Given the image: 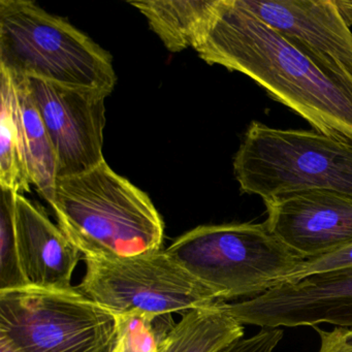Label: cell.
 <instances>
[{"label": "cell", "instance_id": "6da1fadb", "mask_svg": "<svg viewBox=\"0 0 352 352\" xmlns=\"http://www.w3.org/2000/svg\"><path fill=\"white\" fill-rule=\"evenodd\" d=\"M195 50L209 65L252 79L314 131L352 141V80L292 44L242 0H219Z\"/></svg>", "mask_w": 352, "mask_h": 352}, {"label": "cell", "instance_id": "7a4b0ae2", "mask_svg": "<svg viewBox=\"0 0 352 352\" xmlns=\"http://www.w3.org/2000/svg\"><path fill=\"white\" fill-rule=\"evenodd\" d=\"M59 228L85 258H117L162 249L164 223L150 197L106 160L57 178L50 204Z\"/></svg>", "mask_w": 352, "mask_h": 352}, {"label": "cell", "instance_id": "3957f363", "mask_svg": "<svg viewBox=\"0 0 352 352\" xmlns=\"http://www.w3.org/2000/svg\"><path fill=\"white\" fill-rule=\"evenodd\" d=\"M0 69L14 77L109 94L117 82L107 51L28 0H0Z\"/></svg>", "mask_w": 352, "mask_h": 352}, {"label": "cell", "instance_id": "277c9868", "mask_svg": "<svg viewBox=\"0 0 352 352\" xmlns=\"http://www.w3.org/2000/svg\"><path fill=\"white\" fill-rule=\"evenodd\" d=\"M234 173L242 192L263 201L310 190L352 197V141L253 121L234 155Z\"/></svg>", "mask_w": 352, "mask_h": 352}, {"label": "cell", "instance_id": "5b68a950", "mask_svg": "<svg viewBox=\"0 0 352 352\" xmlns=\"http://www.w3.org/2000/svg\"><path fill=\"white\" fill-rule=\"evenodd\" d=\"M166 250L224 302L284 285L302 261L265 222L197 226Z\"/></svg>", "mask_w": 352, "mask_h": 352}, {"label": "cell", "instance_id": "8992f818", "mask_svg": "<svg viewBox=\"0 0 352 352\" xmlns=\"http://www.w3.org/2000/svg\"><path fill=\"white\" fill-rule=\"evenodd\" d=\"M0 337L17 352H113L119 316L78 288L0 292Z\"/></svg>", "mask_w": 352, "mask_h": 352}, {"label": "cell", "instance_id": "52a82bcc", "mask_svg": "<svg viewBox=\"0 0 352 352\" xmlns=\"http://www.w3.org/2000/svg\"><path fill=\"white\" fill-rule=\"evenodd\" d=\"M78 289L115 315L183 313L219 302L168 251H147L117 258H85Z\"/></svg>", "mask_w": 352, "mask_h": 352}, {"label": "cell", "instance_id": "ba28073f", "mask_svg": "<svg viewBox=\"0 0 352 352\" xmlns=\"http://www.w3.org/2000/svg\"><path fill=\"white\" fill-rule=\"evenodd\" d=\"M28 84L56 154L57 178L83 174L104 162V100L110 94L42 80L28 79Z\"/></svg>", "mask_w": 352, "mask_h": 352}, {"label": "cell", "instance_id": "9c48e42d", "mask_svg": "<svg viewBox=\"0 0 352 352\" xmlns=\"http://www.w3.org/2000/svg\"><path fill=\"white\" fill-rule=\"evenodd\" d=\"M243 325L261 329L318 327L352 329V269L311 276L241 302H220Z\"/></svg>", "mask_w": 352, "mask_h": 352}, {"label": "cell", "instance_id": "30bf717a", "mask_svg": "<svg viewBox=\"0 0 352 352\" xmlns=\"http://www.w3.org/2000/svg\"><path fill=\"white\" fill-rule=\"evenodd\" d=\"M265 224L302 259L352 244V197L329 190L289 193L265 201Z\"/></svg>", "mask_w": 352, "mask_h": 352}, {"label": "cell", "instance_id": "8fae6325", "mask_svg": "<svg viewBox=\"0 0 352 352\" xmlns=\"http://www.w3.org/2000/svg\"><path fill=\"white\" fill-rule=\"evenodd\" d=\"M261 21L333 73L352 80V32L338 0H242Z\"/></svg>", "mask_w": 352, "mask_h": 352}, {"label": "cell", "instance_id": "7c38bea8", "mask_svg": "<svg viewBox=\"0 0 352 352\" xmlns=\"http://www.w3.org/2000/svg\"><path fill=\"white\" fill-rule=\"evenodd\" d=\"M16 236L22 273L30 287L45 290H69L80 259L60 228L44 210L16 195Z\"/></svg>", "mask_w": 352, "mask_h": 352}, {"label": "cell", "instance_id": "4fadbf2b", "mask_svg": "<svg viewBox=\"0 0 352 352\" xmlns=\"http://www.w3.org/2000/svg\"><path fill=\"white\" fill-rule=\"evenodd\" d=\"M219 0H137L139 10L170 52L195 48L213 18Z\"/></svg>", "mask_w": 352, "mask_h": 352}, {"label": "cell", "instance_id": "5bb4252c", "mask_svg": "<svg viewBox=\"0 0 352 352\" xmlns=\"http://www.w3.org/2000/svg\"><path fill=\"white\" fill-rule=\"evenodd\" d=\"M15 112L30 182L49 204L54 197L57 179L56 154L34 104L28 78L14 77Z\"/></svg>", "mask_w": 352, "mask_h": 352}, {"label": "cell", "instance_id": "9a60e30c", "mask_svg": "<svg viewBox=\"0 0 352 352\" xmlns=\"http://www.w3.org/2000/svg\"><path fill=\"white\" fill-rule=\"evenodd\" d=\"M244 325L217 302L183 315L162 340L157 352H218L244 337Z\"/></svg>", "mask_w": 352, "mask_h": 352}, {"label": "cell", "instance_id": "2e32d148", "mask_svg": "<svg viewBox=\"0 0 352 352\" xmlns=\"http://www.w3.org/2000/svg\"><path fill=\"white\" fill-rule=\"evenodd\" d=\"M0 186L18 195L30 189V175L15 112V86L0 69Z\"/></svg>", "mask_w": 352, "mask_h": 352}, {"label": "cell", "instance_id": "e0dca14e", "mask_svg": "<svg viewBox=\"0 0 352 352\" xmlns=\"http://www.w3.org/2000/svg\"><path fill=\"white\" fill-rule=\"evenodd\" d=\"M17 193L1 188L0 195V292L30 287L26 281L16 236L15 199Z\"/></svg>", "mask_w": 352, "mask_h": 352}, {"label": "cell", "instance_id": "ac0fdd59", "mask_svg": "<svg viewBox=\"0 0 352 352\" xmlns=\"http://www.w3.org/2000/svg\"><path fill=\"white\" fill-rule=\"evenodd\" d=\"M176 323L170 314L119 316V337L113 352H157Z\"/></svg>", "mask_w": 352, "mask_h": 352}, {"label": "cell", "instance_id": "d6986e66", "mask_svg": "<svg viewBox=\"0 0 352 352\" xmlns=\"http://www.w3.org/2000/svg\"><path fill=\"white\" fill-rule=\"evenodd\" d=\"M351 269L352 244H350L322 256L302 259V263L288 277L285 284L296 283L311 276L338 273Z\"/></svg>", "mask_w": 352, "mask_h": 352}, {"label": "cell", "instance_id": "ffe728a7", "mask_svg": "<svg viewBox=\"0 0 352 352\" xmlns=\"http://www.w3.org/2000/svg\"><path fill=\"white\" fill-rule=\"evenodd\" d=\"M282 329H261L248 338H241L218 352H273L283 339Z\"/></svg>", "mask_w": 352, "mask_h": 352}, {"label": "cell", "instance_id": "44dd1931", "mask_svg": "<svg viewBox=\"0 0 352 352\" xmlns=\"http://www.w3.org/2000/svg\"><path fill=\"white\" fill-rule=\"evenodd\" d=\"M320 339L317 352H352V329L335 327L325 331L320 327H313Z\"/></svg>", "mask_w": 352, "mask_h": 352}, {"label": "cell", "instance_id": "7402d4cb", "mask_svg": "<svg viewBox=\"0 0 352 352\" xmlns=\"http://www.w3.org/2000/svg\"><path fill=\"white\" fill-rule=\"evenodd\" d=\"M340 7L343 10L344 13L347 16L350 22V18H352V0H338Z\"/></svg>", "mask_w": 352, "mask_h": 352}, {"label": "cell", "instance_id": "603a6c76", "mask_svg": "<svg viewBox=\"0 0 352 352\" xmlns=\"http://www.w3.org/2000/svg\"><path fill=\"white\" fill-rule=\"evenodd\" d=\"M0 352H17L11 344L5 339V338L0 337Z\"/></svg>", "mask_w": 352, "mask_h": 352}]
</instances>
